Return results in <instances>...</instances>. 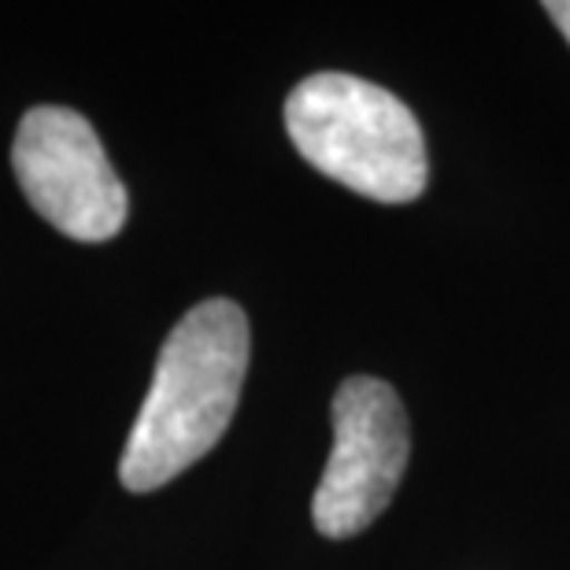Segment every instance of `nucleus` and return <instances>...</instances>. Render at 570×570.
Wrapping results in <instances>:
<instances>
[{
  "label": "nucleus",
  "instance_id": "1",
  "mask_svg": "<svg viewBox=\"0 0 570 570\" xmlns=\"http://www.w3.org/2000/svg\"><path fill=\"white\" fill-rule=\"evenodd\" d=\"M248 371V318L234 301H204L159 348L153 385L127 438L119 478L153 493L223 441Z\"/></svg>",
  "mask_w": 570,
  "mask_h": 570
},
{
  "label": "nucleus",
  "instance_id": "5",
  "mask_svg": "<svg viewBox=\"0 0 570 570\" xmlns=\"http://www.w3.org/2000/svg\"><path fill=\"white\" fill-rule=\"evenodd\" d=\"M544 11H549L552 22L563 30V38L570 41V0H549V4H544Z\"/></svg>",
  "mask_w": 570,
  "mask_h": 570
},
{
  "label": "nucleus",
  "instance_id": "4",
  "mask_svg": "<svg viewBox=\"0 0 570 570\" xmlns=\"http://www.w3.org/2000/svg\"><path fill=\"white\" fill-rule=\"evenodd\" d=\"M412 452L407 412L390 382L352 374L334 396V449L318 478L312 519L323 538L345 541L390 508Z\"/></svg>",
  "mask_w": 570,
  "mask_h": 570
},
{
  "label": "nucleus",
  "instance_id": "3",
  "mask_svg": "<svg viewBox=\"0 0 570 570\" xmlns=\"http://www.w3.org/2000/svg\"><path fill=\"white\" fill-rule=\"evenodd\" d=\"M22 197L75 242H111L127 223V186L86 116L60 105L30 108L11 145Z\"/></svg>",
  "mask_w": 570,
  "mask_h": 570
},
{
  "label": "nucleus",
  "instance_id": "2",
  "mask_svg": "<svg viewBox=\"0 0 570 570\" xmlns=\"http://www.w3.org/2000/svg\"><path fill=\"white\" fill-rule=\"evenodd\" d=\"M285 130L307 164L367 200L423 197L430 164L423 127L390 89L356 75L304 78L285 100Z\"/></svg>",
  "mask_w": 570,
  "mask_h": 570
}]
</instances>
